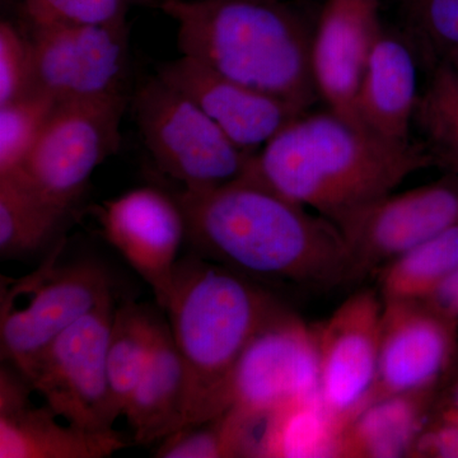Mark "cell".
<instances>
[{
	"label": "cell",
	"instance_id": "6da1fadb",
	"mask_svg": "<svg viewBox=\"0 0 458 458\" xmlns=\"http://www.w3.org/2000/svg\"><path fill=\"white\" fill-rule=\"evenodd\" d=\"M174 198L185 218L186 240L207 260L262 285L324 292L360 283L333 222L254 180L183 189Z\"/></svg>",
	"mask_w": 458,
	"mask_h": 458
},
{
	"label": "cell",
	"instance_id": "7a4b0ae2",
	"mask_svg": "<svg viewBox=\"0 0 458 458\" xmlns=\"http://www.w3.org/2000/svg\"><path fill=\"white\" fill-rule=\"evenodd\" d=\"M429 167L423 144L388 140L328 110L289 123L251 156L241 177L337 225Z\"/></svg>",
	"mask_w": 458,
	"mask_h": 458
},
{
	"label": "cell",
	"instance_id": "3957f363",
	"mask_svg": "<svg viewBox=\"0 0 458 458\" xmlns=\"http://www.w3.org/2000/svg\"><path fill=\"white\" fill-rule=\"evenodd\" d=\"M283 306L267 286L201 256L177 262L165 311L186 372L179 430L231 408L232 378L241 355Z\"/></svg>",
	"mask_w": 458,
	"mask_h": 458
},
{
	"label": "cell",
	"instance_id": "277c9868",
	"mask_svg": "<svg viewBox=\"0 0 458 458\" xmlns=\"http://www.w3.org/2000/svg\"><path fill=\"white\" fill-rule=\"evenodd\" d=\"M182 55L234 82L307 111L318 98L311 65L315 27L291 3L165 0Z\"/></svg>",
	"mask_w": 458,
	"mask_h": 458
},
{
	"label": "cell",
	"instance_id": "5b68a950",
	"mask_svg": "<svg viewBox=\"0 0 458 458\" xmlns=\"http://www.w3.org/2000/svg\"><path fill=\"white\" fill-rule=\"evenodd\" d=\"M62 237L38 270L13 282L2 280V360L29 372L50 344L111 294L107 271L93 261L59 265Z\"/></svg>",
	"mask_w": 458,
	"mask_h": 458
},
{
	"label": "cell",
	"instance_id": "8992f818",
	"mask_svg": "<svg viewBox=\"0 0 458 458\" xmlns=\"http://www.w3.org/2000/svg\"><path fill=\"white\" fill-rule=\"evenodd\" d=\"M138 126L159 167L185 189L225 185L245 174L243 152L188 96L157 78L134 98Z\"/></svg>",
	"mask_w": 458,
	"mask_h": 458
},
{
	"label": "cell",
	"instance_id": "52a82bcc",
	"mask_svg": "<svg viewBox=\"0 0 458 458\" xmlns=\"http://www.w3.org/2000/svg\"><path fill=\"white\" fill-rule=\"evenodd\" d=\"M125 107L126 96L57 102L29 158L9 174L51 203L73 209L93 172L119 148Z\"/></svg>",
	"mask_w": 458,
	"mask_h": 458
},
{
	"label": "cell",
	"instance_id": "ba28073f",
	"mask_svg": "<svg viewBox=\"0 0 458 458\" xmlns=\"http://www.w3.org/2000/svg\"><path fill=\"white\" fill-rule=\"evenodd\" d=\"M113 297L56 337L25 377L63 420L89 432H111L114 411L107 375Z\"/></svg>",
	"mask_w": 458,
	"mask_h": 458
},
{
	"label": "cell",
	"instance_id": "9c48e42d",
	"mask_svg": "<svg viewBox=\"0 0 458 458\" xmlns=\"http://www.w3.org/2000/svg\"><path fill=\"white\" fill-rule=\"evenodd\" d=\"M31 92L57 102L125 95L128 36L123 25H38L30 35Z\"/></svg>",
	"mask_w": 458,
	"mask_h": 458
},
{
	"label": "cell",
	"instance_id": "30bf717a",
	"mask_svg": "<svg viewBox=\"0 0 458 458\" xmlns=\"http://www.w3.org/2000/svg\"><path fill=\"white\" fill-rule=\"evenodd\" d=\"M319 394L315 328L283 306L252 336L232 378L231 408L269 415Z\"/></svg>",
	"mask_w": 458,
	"mask_h": 458
},
{
	"label": "cell",
	"instance_id": "8fae6325",
	"mask_svg": "<svg viewBox=\"0 0 458 458\" xmlns=\"http://www.w3.org/2000/svg\"><path fill=\"white\" fill-rule=\"evenodd\" d=\"M458 223V176L378 199L344 218L342 232L360 282Z\"/></svg>",
	"mask_w": 458,
	"mask_h": 458
},
{
	"label": "cell",
	"instance_id": "7c38bea8",
	"mask_svg": "<svg viewBox=\"0 0 458 458\" xmlns=\"http://www.w3.org/2000/svg\"><path fill=\"white\" fill-rule=\"evenodd\" d=\"M384 300L377 288H361L330 318L315 325L319 394L343 424L369 405L378 376Z\"/></svg>",
	"mask_w": 458,
	"mask_h": 458
},
{
	"label": "cell",
	"instance_id": "4fadbf2b",
	"mask_svg": "<svg viewBox=\"0 0 458 458\" xmlns=\"http://www.w3.org/2000/svg\"><path fill=\"white\" fill-rule=\"evenodd\" d=\"M457 348V325L429 300H384L378 376L369 403L436 388Z\"/></svg>",
	"mask_w": 458,
	"mask_h": 458
},
{
	"label": "cell",
	"instance_id": "5bb4252c",
	"mask_svg": "<svg viewBox=\"0 0 458 458\" xmlns=\"http://www.w3.org/2000/svg\"><path fill=\"white\" fill-rule=\"evenodd\" d=\"M105 240L140 274L164 310L174 286L185 218L176 198L140 188L95 208Z\"/></svg>",
	"mask_w": 458,
	"mask_h": 458
},
{
	"label": "cell",
	"instance_id": "9a60e30c",
	"mask_svg": "<svg viewBox=\"0 0 458 458\" xmlns=\"http://www.w3.org/2000/svg\"><path fill=\"white\" fill-rule=\"evenodd\" d=\"M382 30L378 0H328L313 32L311 65L318 98L360 128L366 126L358 114V96Z\"/></svg>",
	"mask_w": 458,
	"mask_h": 458
},
{
	"label": "cell",
	"instance_id": "2e32d148",
	"mask_svg": "<svg viewBox=\"0 0 458 458\" xmlns=\"http://www.w3.org/2000/svg\"><path fill=\"white\" fill-rule=\"evenodd\" d=\"M158 77L191 98L241 150L255 155L307 111L216 73L182 55L162 65Z\"/></svg>",
	"mask_w": 458,
	"mask_h": 458
},
{
	"label": "cell",
	"instance_id": "e0dca14e",
	"mask_svg": "<svg viewBox=\"0 0 458 458\" xmlns=\"http://www.w3.org/2000/svg\"><path fill=\"white\" fill-rule=\"evenodd\" d=\"M31 384L3 361L0 370V458H104L128 442L117 430L89 432L62 418L45 403L35 406Z\"/></svg>",
	"mask_w": 458,
	"mask_h": 458
},
{
	"label": "cell",
	"instance_id": "ac0fdd59",
	"mask_svg": "<svg viewBox=\"0 0 458 458\" xmlns=\"http://www.w3.org/2000/svg\"><path fill=\"white\" fill-rule=\"evenodd\" d=\"M419 95L414 47L382 30L358 96L361 123L388 140L410 141Z\"/></svg>",
	"mask_w": 458,
	"mask_h": 458
},
{
	"label": "cell",
	"instance_id": "d6986e66",
	"mask_svg": "<svg viewBox=\"0 0 458 458\" xmlns=\"http://www.w3.org/2000/svg\"><path fill=\"white\" fill-rule=\"evenodd\" d=\"M186 372L170 325L157 318L146 367L123 409L138 445L161 442L177 432L182 420Z\"/></svg>",
	"mask_w": 458,
	"mask_h": 458
},
{
	"label": "cell",
	"instance_id": "ffe728a7",
	"mask_svg": "<svg viewBox=\"0 0 458 458\" xmlns=\"http://www.w3.org/2000/svg\"><path fill=\"white\" fill-rule=\"evenodd\" d=\"M436 388L369 403L346 427L342 457H411L429 417Z\"/></svg>",
	"mask_w": 458,
	"mask_h": 458
},
{
	"label": "cell",
	"instance_id": "44dd1931",
	"mask_svg": "<svg viewBox=\"0 0 458 458\" xmlns=\"http://www.w3.org/2000/svg\"><path fill=\"white\" fill-rule=\"evenodd\" d=\"M71 212L51 203L17 174L0 176L2 259L26 258L56 242Z\"/></svg>",
	"mask_w": 458,
	"mask_h": 458
},
{
	"label": "cell",
	"instance_id": "7402d4cb",
	"mask_svg": "<svg viewBox=\"0 0 458 458\" xmlns=\"http://www.w3.org/2000/svg\"><path fill=\"white\" fill-rule=\"evenodd\" d=\"M345 429L321 394L294 401L267 415L261 457H342Z\"/></svg>",
	"mask_w": 458,
	"mask_h": 458
},
{
	"label": "cell",
	"instance_id": "603a6c76",
	"mask_svg": "<svg viewBox=\"0 0 458 458\" xmlns=\"http://www.w3.org/2000/svg\"><path fill=\"white\" fill-rule=\"evenodd\" d=\"M458 270V223L388 262L372 278L382 300H428Z\"/></svg>",
	"mask_w": 458,
	"mask_h": 458
},
{
	"label": "cell",
	"instance_id": "cb8c5ba5",
	"mask_svg": "<svg viewBox=\"0 0 458 458\" xmlns=\"http://www.w3.org/2000/svg\"><path fill=\"white\" fill-rule=\"evenodd\" d=\"M421 144L443 174L458 176V72L448 62L430 69L414 119Z\"/></svg>",
	"mask_w": 458,
	"mask_h": 458
},
{
	"label": "cell",
	"instance_id": "d4e9b609",
	"mask_svg": "<svg viewBox=\"0 0 458 458\" xmlns=\"http://www.w3.org/2000/svg\"><path fill=\"white\" fill-rule=\"evenodd\" d=\"M156 321L152 313L131 301L114 309L107 346V375L114 409L119 417L146 367Z\"/></svg>",
	"mask_w": 458,
	"mask_h": 458
},
{
	"label": "cell",
	"instance_id": "484cf974",
	"mask_svg": "<svg viewBox=\"0 0 458 458\" xmlns=\"http://www.w3.org/2000/svg\"><path fill=\"white\" fill-rule=\"evenodd\" d=\"M410 41L429 69L458 53V0H397Z\"/></svg>",
	"mask_w": 458,
	"mask_h": 458
},
{
	"label": "cell",
	"instance_id": "4316f807",
	"mask_svg": "<svg viewBox=\"0 0 458 458\" xmlns=\"http://www.w3.org/2000/svg\"><path fill=\"white\" fill-rule=\"evenodd\" d=\"M55 106V99L38 92L0 105V176L22 167Z\"/></svg>",
	"mask_w": 458,
	"mask_h": 458
},
{
	"label": "cell",
	"instance_id": "83f0119b",
	"mask_svg": "<svg viewBox=\"0 0 458 458\" xmlns=\"http://www.w3.org/2000/svg\"><path fill=\"white\" fill-rule=\"evenodd\" d=\"M412 457L458 458V348L434 394Z\"/></svg>",
	"mask_w": 458,
	"mask_h": 458
},
{
	"label": "cell",
	"instance_id": "f1b7e54d",
	"mask_svg": "<svg viewBox=\"0 0 458 458\" xmlns=\"http://www.w3.org/2000/svg\"><path fill=\"white\" fill-rule=\"evenodd\" d=\"M158 458L241 457L236 428L227 412L205 423L183 428L162 439L155 452Z\"/></svg>",
	"mask_w": 458,
	"mask_h": 458
},
{
	"label": "cell",
	"instance_id": "f546056e",
	"mask_svg": "<svg viewBox=\"0 0 458 458\" xmlns=\"http://www.w3.org/2000/svg\"><path fill=\"white\" fill-rule=\"evenodd\" d=\"M31 26L123 25L122 0H26Z\"/></svg>",
	"mask_w": 458,
	"mask_h": 458
},
{
	"label": "cell",
	"instance_id": "4dcf8cb0",
	"mask_svg": "<svg viewBox=\"0 0 458 458\" xmlns=\"http://www.w3.org/2000/svg\"><path fill=\"white\" fill-rule=\"evenodd\" d=\"M31 41L8 21L0 25V105L31 92Z\"/></svg>",
	"mask_w": 458,
	"mask_h": 458
},
{
	"label": "cell",
	"instance_id": "1f68e13d",
	"mask_svg": "<svg viewBox=\"0 0 458 458\" xmlns=\"http://www.w3.org/2000/svg\"><path fill=\"white\" fill-rule=\"evenodd\" d=\"M428 300L445 313L458 327V270L445 280Z\"/></svg>",
	"mask_w": 458,
	"mask_h": 458
},
{
	"label": "cell",
	"instance_id": "d6a6232c",
	"mask_svg": "<svg viewBox=\"0 0 458 458\" xmlns=\"http://www.w3.org/2000/svg\"><path fill=\"white\" fill-rule=\"evenodd\" d=\"M448 63L458 72V53L447 60Z\"/></svg>",
	"mask_w": 458,
	"mask_h": 458
},
{
	"label": "cell",
	"instance_id": "836d02e7",
	"mask_svg": "<svg viewBox=\"0 0 458 458\" xmlns=\"http://www.w3.org/2000/svg\"><path fill=\"white\" fill-rule=\"evenodd\" d=\"M260 2L292 3L294 0H260Z\"/></svg>",
	"mask_w": 458,
	"mask_h": 458
}]
</instances>
